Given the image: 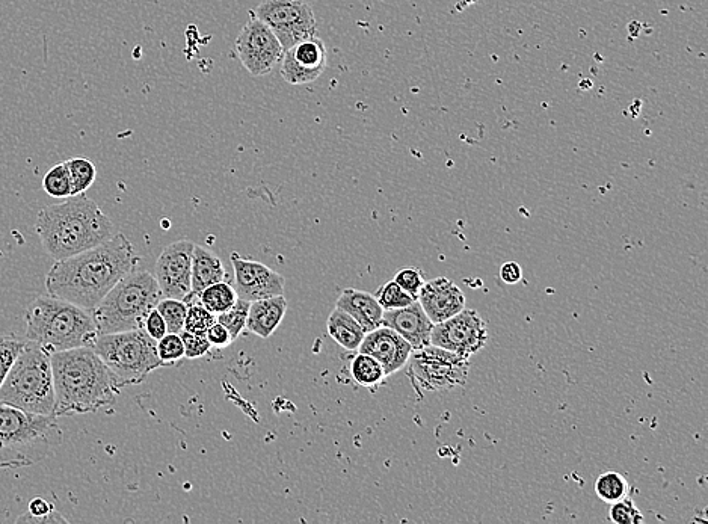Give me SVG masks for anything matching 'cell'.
Returning <instances> with one entry per match:
<instances>
[{
	"label": "cell",
	"instance_id": "cell-1",
	"mask_svg": "<svg viewBox=\"0 0 708 524\" xmlns=\"http://www.w3.org/2000/svg\"><path fill=\"white\" fill-rule=\"evenodd\" d=\"M138 265L132 242L118 233L99 247L56 260L47 272V293L93 313L109 290Z\"/></svg>",
	"mask_w": 708,
	"mask_h": 524
},
{
	"label": "cell",
	"instance_id": "cell-2",
	"mask_svg": "<svg viewBox=\"0 0 708 524\" xmlns=\"http://www.w3.org/2000/svg\"><path fill=\"white\" fill-rule=\"evenodd\" d=\"M55 417L97 413L117 402L124 383L90 346L50 355Z\"/></svg>",
	"mask_w": 708,
	"mask_h": 524
},
{
	"label": "cell",
	"instance_id": "cell-3",
	"mask_svg": "<svg viewBox=\"0 0 708 524\" xmlns=\"http://www.w3.org/2000/svg\"><path fill=\"white\" fill-rule=\"evenodd\" d=\"M35 230L55 260H64L99 247L114 236V224L99 204L85 194L40 210Z\"/></svg>",
	"mask_w": 708,
	"mask_h": 524
},
{
	"label": "cell",
	"instance_id": "cell-4",
	"mask_svg": "<svg viewBox=\"0 0 708 524\" xmlns=\"http://www.w3.org/2000/svg\"><path fill=\"white\" fill-rule=\"evenodd\" d=\"M26 337L52 355L84 346L93 348L99 330L93 313L47 295L38 296L26 310Z\"/></svg>",
	"mask_w": 708,
	"mask_h": 524
},
{
	"label": "cell",
	"instance_id": "cell-5",
	"mask_svg": "<svg viewBox=\"0 0 708 524\" xmlns=\"http://www.w3.org/2000/svg\"><path fill=\"white\" fill-rule=\"evenodd\" d=\"M61 440L55 416L26 413L0 402V470L35 466Z\"/></svg>",
	"mask_w": 708,
	"mask_h": 524
},
{
	"label": "cell",
	"instance_id": "cell-6",
	"mask_svg": "<svg viewBox=\"0 0 708 524\" xmlns=\"http://www.w3.org/2000/svg\"><path fill=\"white\" fill-rule=\"evenodd\" d=\"M0 402L26 413L55 416V386L49 352L26 342L0 386Z\"/></svg>",
	"mask_w": 708,
	"mask_h": 524
},
{
	"label": "cell",
	"instance_id": "cell-7",
	"mask_svg": "<svg viewBox=\"0 0 708 524\" xmlns=\"http://www.w3.org/2000/svg\"><path fill=\"white\" fill-rule=\"evenodd\" d=\"M162 296L156 277L148 271H135L121 278L102 303L94 309L99 334L141 330L151 310L156 309Z\"/></svg>",
	"mask_w": 708,
	"mask_h": 524
},
{
	"label": "cell",
	"instance_id": "cell-8",
	"mask_svg": "<svg viewBox=\"0 0 708 524\" xmlns=\"http://www.w3.org/2000/svg\"><path fill=\"white\" fill-rule=\"evenodd\" d=\"M156 340L144 328L99 334L93 349L124 386L142 383L153 370L165 367L157 355Z\"/></svg>",
	"mask_w": 708,
	"mask_h": 524
},
{
	"label": "cell",
	"instance_id": "cell-9",
	"mask_svg": "<svg viewBox=\"0 0 708 524\" xmlns=\"http://www.w3.org/2000/svg\"><path fill=\"white\" fill-rule=\"evenodd\" d=\"M408 377L417 393L446 392L467 383L470 361L429 343L411 352Z\"/></svg>",
	"mask_w": 708,
	"mask_h": 524
},
{
	"label": "cell",
	"instance_id": "cell-10",
	"mask_svg": "<svg viewBox=\"0 0 708 524\" xmlns=\"http://www.w3.org/2000/svg\"><path fill=\"white\" fill-rule=\"evenodd\" d=\"M253 16L274 32L284 52L299 41L318 35L313 8L305 0H263Z\"/></svg>",
	"mask_w": 708,
	"mask_h": 524
},
{
	"label": "cell",
	"instance_id": "cell-11",
	"mask_svg": "<svg viewBox=\"0 0 708 524\" xmlns=\"http://www.w3.org/2000/svg\"><path fill=\"white\" fill-rule=\"evenodd\" d=\"M236 53L251 76L263 78L280 64L284 49L274 32L253 16L236 38Z\"/></svg>",
	"mask_w": 708,
	"mask_h": 524
},
{
	"label": "cell",
	"instance_id": "cell-12",
	"mask_svg": "<svg viewBox=\"0 0 708 524\" xmlns=\"http://www.w3.org/2000/svg\"><path fill=\"white\" fill-rule=\"evenodd\" d=\"M487 342V324L476 310L464 309L432 328L431 345L440 346L464 358H470L484 349Z\"/></svg>",
	"mask_w": 708,
	"mask_h": 524
},
{
	"label": "cell",
	"instance_id": "cell-13",
	"mask_svg": "<svg viewBox=\"0 0 708 524\" xmlns=\"http://www.w3.org/2000/svg\"><path fill=\"white\" fill-rule=\"evenodd\" d=\"M194 247V242L177 241L157 259L154 277L164 298L186 299L191 295Z\"/></svg>",
	"mask_w": 708,
	"mask_h": 524
},
{
	"label": "cell",
	"instance_id": "cell-14",
	"mask_svg": "<svg viewBox=\"0 0 708 524\" xmlns=\"http://www.w3.org/2000/svg\"><path fill=\"white\" fill-rule=\"evenodd\" d=\"M327 67V47L316 35L287 49L281 59L280 71L287 84L305 85L318 81Z\"/></svg>",
	"mask_w": 708,
	"mask_h": 524
},
{
	"label": "cell",
	"instance_id": "cell-15",
	"mask_svg": "<svg viewBox=\"0 0 708 524\" xmlns=\"http://www.w3.org/2000/svg\"><path fill=\"white\" fill-rule=\"evenodd\" d=\"M231 265L234 269V290L245 301L272 298L284 295L286 280L283 275L269 266L254 260L244 259L238 253H231Z\"/></svg>",
	"mask_w": 708,
	"mask_h": 524
},
{
	"label": "cell",
	"instance_id": "cell-16",
	"mask_svg": "<svg viewBox=\"0 0 708 524\" xmlns=\"http://www.w3.org/2000/svg\"><path fill=\"white\" fill-rule=\"evenodd\" d=\"M358 352L376 358L384 367L385 375L388 377L407 366L413 348L401 334L381 325L376 330L366 333Z\"/></svg>",
	"mask_w": 708,
	"mask_h": 524
},
{
	"label": "cell",
	"instance_id": "cell-17",
	"mask_svg": "<svg viewBox=\"0 0 708 524\" xmlns=\"http://www.w3.org/2000/svg\"><path fill=\"white\" fill-rule=\"evenodd\" d=\"M417 301L434 325L453 318L465 309L464 293L446 277L425 281Z\"/></svg>",
	"mask_w": 708,
	"mask_h": 524
},
{
	"label": "cell",
	"instance_id": "cell-18",
	"mask_svg": "<svg viewBox=\"0 0 708 524\" xmlns=\"http://www.w3.org/2000/svg\"><path fill=\"white\" fill-rule=\"evenodd\" d=\"M382 325L401 334L410 343L413 351L425 348L431 343V333L434 324L423 312L422 306H420L417 299L410 306L404 307V309L384 310Z\"/></svg>",
	"mask_w": 708,
	"mask_h": 524
},
{
	"label": "cell",
	"instance_id": "cell-19",
	"mask_svg": "<svg viewBox=\"0 0 708 524\" xmlns=\"http://www.w3.org/2000/svg\"><path fill=\"white\" fill-rule=\"evenodd\" d=\"M336 307L352 316L363 328L364 333H370L382 325L384 309L379 306L378 299L372 293L345 289L340 293Z\"/></svg>",
	"mask_w": 708,
	"mask_h": 524
},
{
	"label": "cell",
	"instance_id": "cell-20",
	"mask_svg": "<svg viewBox=\"0 0 708 524\" xmlns=\"http://www.w3.org/2000/svg\"><path fill=\"white\" fill-rule=\"evenodd\" d=\"M287 312V301L284 295L272 298L257 299L250 304L247 330L262 339H268L277 331Z\"/></svg>",
	"mask_w": 708,
	"mask_h": 524
},
{
	"label": "cell",
	"instance_id": "cell-21",
	"mask_svg": "<svg viewBox=\"0 0 708 524\" xmlns=\"http://www.w3.org/2000/svg\"><path fill=\"white\" fill-rule=\"evenodd\" d=\"M227 280L224 263L212 251L201 245H195L192 254L191 296H198L204 289Z\"/></svg>",
	"mask_w": 708,
	"mask_h": 524
},
{
	"label": "cell",
	"instance_id": "cell-22",
	"mask_svg": "<svg viewBox=\"0 0 708 524\" xmlns=\"http://www.w3.org/2000/svg\"><path fill=\"white\" fill-rule=\"evenodd\" d=\"M327 331L331 339H333L337 345L345 348L346 351H358L364 336H366L360 324H358L352 316H349L348 313L337 309V307L334 309V312L331 313L330 318H328Z\"/></svg>",
	"mask_w": 708,
	"mask_h": 524
},
{
	"label": "cell",
	"instance_id": "cell-23",
	"mask_svg": "<svg viewBox=\"0 0 708 524\" xmlns=\"http://www.w3.org/2000/svg\"><path fill=\"white\" fill-rule=\"evenodd\" d=\"M351 375L358 386L375 389L387 378L384 367L372 355L358 352L351 363Z\"/></svg>",
	"mask_w": 708,
	"mask_h": 524
},
{
	"label": "cell",
	"instance_id": "cell-24",
	"mask_svg": "<svg viewBox=\"0 0 708 524\" xmlns=\"http://www.w3.org/2000/svg\"><path fill=\"white\" fill-rule=\"evenodd\" d=\"M197 298L201 306L206 307L210 313L218 316L233 307L239 296L230 283L219 281V283L212 284V286L204 289Z\"/></svg>",
	"mask_w": 708,
	"mask_h": 524
},
{
	"label": "cell",
	"instance_id": "cell-25",
	"mask_svg": "<svg viewBox=\"0 0 708 524\" xmlns=\"http://www.w3.org/2000/svg\"><path fill=\"white\" fill-rule=\"evenodd\" d=\"M70 174L71 195L85 194L97 179V168L90 159L73 158L65 161Z\"/></svg>",
	"mask_w": 708,
	"mask_h": 524
},
{
	"label": "cell",
	"instance_id": "cell-26",
	"mask_svg": "<svg viewBox=\"0 0 708 524\" xmlns=\"http://www.w3.org/2000/svg\"><path fill=\"white\" fill-rule=\"evenodd\" d=\"M630 493V485L624 475L618 472H606L595 481V494L604 503H615Z\"/></svg>",
	"mask_w": 708,
	"mask_h": 524
},
{
	"label": "cell",
	"instance_id": "cell-27",
	"mask_svg": "<svg viewBox=\"0 0 708 524\" xmlns=\"http://www.w3.org/2000/svg\"><path fill=\"white\" fill-rule=\"evenodd\" d=\"M188 303L186 312L185 328L183 330L194 334H206L207 330L216 322V315L210 313L206 307L201 306L197 296L189 295L185 299Z\"/></svg>",
	"mask_w": 708,
	"mask_h": 524
},
{
	"label": "cell",
	"instance_id": "cell-28",
	"mask_svg": "<svg viewBox=\"0 0 708 524\" xmlns=\"http://www.w3.org/2000/svg\"><path fill=\"white\" fill-rule=\"evenodd\" d=\"M156 309L167 322L168 333H182L185 328L186 312H188V303L185 299L162 298Z\"/></svg>",
	"mask_w": 708,
	"mask_h": 524
},
{
	"label": "cell",
	"instance_id": "cell-29",
	"mask_svg": "<svg viewBox=\"0 0 708 524\" xmlns=\"http://www.w3.org/2000/svg\"><path fill=\"white\" fill-rule=\"evenodd\" d=\"M250 301L238 298V301L233 304V307L227 312L216 316V321L224 325L230 333L231 339L236 340L241 336L242 331L247 328L248 312H250Z\"/></svg>",
	"mask_w": 708,
	"mask_h": 524
},
{
	"label": "cell",
	"instance_id": "cell-30",
	"mask_svg": "<svg viewBox=\"0 0 708 524\" xmlns=\"http://www.w3.org/2000/svg\"><path fill=\"white\" fill-rule=\"evenodd\" d=\"M43 189L47 195L53 198L71 197V180L68 174L67 164L55 165L50 168L43 177Z\"/></svg>",
	"mask_w": 708,
	"mask_h": 524
},
{
	"label": "cell",
	"instance_id": "cell-31",
	"mask_svg": "<svg viewBox=\"0 0 708 524\" xmlns=\"http://www.w3.org/2000/svg\"><path fill=\"white\" fill-rule=\"evenodd\" d=\"M375 298L384 310L404 309L416 301V298L405 292L395 280L387 281L384 286L379 287Z\"/></svg>",
	"mask_w": 708,
	"mask_h": 524
},
{
	"label": "cell",
	"instance_id": "cell-32",
	"mask_svg": "<svg viewBox=\"0 0 708 524\" xmlns=\"http://www.w3.org/2000/svg\"><path fill=\"white\" fill-rule=\"evenodd\" d=\"M67 523L64 517L56 511L52 503L43 497H35L29 503L28 514L17 518V523Z\"/></svg>",
	"mask_w": 708,
	"mask_h": 524
},
{
	"label": "cell",
	"instance_id": "cell-33",
	"mask_svg": "<svg viewBox=\"0 0 708 524\" xmlns=\"http://www.w3.org/2000/svg\"><path fill=\"white\" fill-rule=\"evenodd\" d=\"M26 342L16 336H0V386L7 378L20 352L25 348Z\"/></svg>",
	"mask_w": 708,
	"mask_h": 524
},
{
	"label": "cell",
	"instance_id": "cell-34",
	"mask_svg": "<svg viewBox=\"0 0 708 524\" xmlns=\"http://www.w3.org/2000/svg\"><path fill=\"white\" fill-rule=\"evenodd\" d=\"M157 355L165 367L174 366L177 361L185 358V345L180 334L167 333L156 343Z\"/></svg>",
	"mask_w": 708,
	"mask_h": 524
},
{
	"label": "cell",
	"instance_id": "cell-35",
	"mask_svg": "<svg viewBox=\"0 0 708 524\" xmlns=\"http://www.w3.org/2000/svg\"><path fill=\"white\" fill-rule=\"evenodd\" d=\"M609 520L616 524H639L644 523L645 518L638 506L630 497L610 503Z\"/></svg>",
	"mask_w": 708,
	"mask_h": 524
},
{
	"label": "cell",
	"instance_id": "cell-36",
	"mask_svg": "<svg viewBox=\"0 0 708 524\" xmlns=\"http://www.w3.org/2000/svg\"><path fill=\"white\" fill-rule=\"evenodd\" d=\"M180 337L185 345V358H189V360L204 357L212 348L206 334H194L183 330Z\"/></svg>",
	"mask_w": 708,
	"mask_h": 524
},
{
	"label": "cell",
	"instance_id": "cell-37",
	"mask_svg": "<svg viewBox=\"0 0 708 524\" xmlns=\"http://www.w3.org/2000/svg\"><path fill=\"white\" fill-rule=\"evenodd\" d=\"M395 281L405 292L410 293V295L416 299L417 296H419L420 289H422L423 284H425L422 271H419L417 268L401 269V271L396 274Z\"/></svg>",
	"mask_w": 708,
	"mask_h": 524
},
{
	"label": "cell",
	"instance_id": "cell-38",
	"mask_svg": "<svg viewBox=\"0 0 708 524\" xmlns=\"http://www.w3.org/2000/svg\"><path fill=\"white\" fill-rule=\"evenodd\" d=\"M144 330L153 340H161L168 333L167 322L162 318L161 313L157 309L151 310L148 313L147 319L144 322Z\"/></svg>",
	"mask_w": 708,
	"mask_h": 524
},
{
	"label": "cell",
	"instance_id": "cell-39",
	"mask_svg": "<svg viewBox=\"0 0 708 524\" xmlns=\"http://www.w3.org/2000/svg\"><path fill=\"white\" fill-rule=\"evenodd\" d=\"M206 336L207 340L210 342V345L215 346V348L218 349L227 348V346H230V343L233 342L227 328H225L224 325L219 324L218 321H216L215 324L207 330Z\"/></svg>",
	"mask_w": 708,
	"mask_h": 524
},
{
	"label": "cell",
	"instance_id": "cell-40",
	"mask_svg": "<svg viewBox=\"0 0 708 524\" xmlns=\"http://www.w3.org/2000/svg\"><path fill=\"white\" fill-rule=\"evenodd\" d=\"M500 278H502L503 283L506 284L520 283L521 278H523V269H521L518 263H505V265L500 268Z\"/></svg>",
	"mask_w": 708,
	"mask_h": 524
}]
</instances>
